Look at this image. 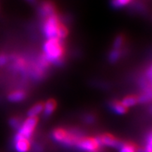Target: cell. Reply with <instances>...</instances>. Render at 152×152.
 <instances>
[{"label":"cell","mask_w":152,"mask_h":152,"mask_svg":"<svg viewBox=\"0 0 152 152\" xmlns=\"http://www.w3.org/2000/svg\"><path fill=\"white\" fill-rule=\"evenodd\" d=\"M44 49L45 57L49 62L58 63L62 61L65 49L61 39L57 37L48 39L45 44Z\"/></svg>","instance_id":"cell-1"},{"label":"cell","mask_w":152,"mask_h":152,"mask_svg":"<svg viewBox=\"0 0 152 152\" xmlns=\"http://www.w3.org/2000/svg\"><path fill=\"white\" fill-rule=\"evenodd\" d=\"M61 24L59 19L55 14L47 17L44 26V31L48 39L57 37V33Z\"/></svg>","instance_id":"cell-2"},{"label":"cell","mask_w":152,"mask_h":152,"mask_svg":"<svg viewBox=\"0 0 152 152\" xmlns=\"http://www.w3.org/2000/svg\"><path fill=\"white\" fill-rule=\"evenodd\" d=\"M37 122L38 118L37 116L29 117L26 120L23 124L19 129L18 134L23 137L29 139L33 134Z\"/></svg>","instance_id":"cell-3"},{"label":"cell","mask_w":152,"mask_h":152,"mask_svg":"<svg viewBox=\"0 0 152 152\" xmlns=\"http://www.w3.org/2000/svg\"><path fill=\"white\" fill-rule=\"evenodd\" d=\"M77 146L81 149L87 152H96L100 146V142L99 138L85 137L79 139L77 142Z\"/></svg>","instance_id":"cell-4"},{"label":"cell","mask_w":152,"mask_h":152,"mask_svg":"<svg viewBox=\"0 0 152 152\" xmlns=\"http://www.w3.org/2000/svg\"><path fill=\"white\" fill-rule=\"evenodd\" d=\"M14 145L18 152H27L30 149V144L28 139L23 137L17 134L14 140Z\"/></svg>","instance_id":"cell-5"},{"label":"cell","mask_w":152,"mask_h":152,"mask_svg":"<svg viewBox=\"0 0 152 152\" xmlns=\"http://www.w3.org/2000/svg\"><path fill=\"white\" fill-rule=\"evenodd\" d=\"M99 140L100 144H103L104 145L109 146V147L121 148L123 144L115 137L109 134H103V135L99 139Z\"/></svg>","instance_id":"cell-6"},{"label":"cell","mask_w":152,"mask_h":152,"mask_svg":"<svg viewBox=\"0 0 152 152\" xmlns=\"http://www.w3.org/2000/svg\"><path fill=\"white\" fill-rule=\"evenodd\" d=\"M56 102L54 99H49L47 102V103L45 104V106H44V112H45V115L47 116H49L52 113V112L54 111L56 109Z\"/></svg>","instance_id":"cell-7"},{"label":"cell","mask_w":152,"mask_h":152,"mask_svg":"<svg viewBox=\"0 0 152 152\" xmlns=\"http://www.w3.org/2000/svg\"><path fill=\"white\" fill-rule=\"evenodd\" d=\"M67 134L68 132H66L64 129H56L53 132V137H54V140L61 142H64Z\"/></svg>","instance_id":"cell-8"},{"label":"cell","mask_w":152,"mask_h":152,"mask_svg":"<svg viewBox=\"0 0 152 152\" xmlns=\"http://www.w3.org/2000/svg\"><path fill=\"white\" fill-rule=\"evenodd\" d=\"M26 97V94L23 91H14L9 95V99L11 102H19Z\"/></svg>","instance_id":"cell-9"},{"label":"cell","mask_w":152,"mask_h":152,"mask_svg":"<svg viewBox=\"0 0 152 152\" xmlns=\"http://www.w3.org/2000/svg\"><path fill=\"white\" fill-rule=\"evenodd\" d=\"M55 8L54 5L49 2H46L42 7V13L45 17H47L50 15L55 14Z\"/></svg>","instance_id":"cell-10"},{"label":"cell","mask_w":152,"mask_h":152,"mask_svg":"<svg viewBox=\"0 0 152 152\" xmlns=\"http://www.w3.org/2000/svg\"><path fill=\"white\" fill-rule=\"evenodd\" d=\"M44 106H45V105H44L43 103H38L35 104L28 111V115H29V117L37 116V114L41 113L42 111L44 109Z\"/></svg>","instance_id":"cell-11"},{"label":"cell","mask_w":152,"mask_h":152,"mask_svg":"<svg viewBox=\"0 0 152 152\" xmlns=\"http://www.w3.org/2000/svg\"><path fill=\"white\" fill-rule=\"evenodd\" d=\"M139 102V99L136 96L131 95V96H126L122 102V104L125 107H129L136 104Z\"/></svg>","instance_id":"cell-12"},{"label":"cell","mask_w":152,"mask_h":152,"mask_svg":"<svg viewBox=\"0 0 152 152\" xmlns=\"http://www.w3.org/2000/svg\"><path fill=\"white\" fill-rule=\"evenodd\" d=\"M113 108L114 111L119 114H123L126 113L127 111V107H125V106L123 105L122 102H113Z\"/></svg>","instance_id":"cell-13"},{"label":"cell","mask_w":152,"mask_h":152,"mask_svg":"<svg viewBox=\"0 0 152 152\" xmlns=\"http://www.w3.org/2000/svg\"><path fill=\"white\" fill-rule=\"evenodd\" d=\"M120 152H136V146L132 143L122 144Z\"/></svg>","instance_id":"cell-14"},{"label":"cell","mask_w":152,"mask_h":152,"mask_svg":"<svg viewBox=\"0 0 152 152\" xmlns=\"http://www.w3.org/2000/svg\"><path fill=\"white\" fill-rule=\"evenodd\" d=\"M131 0H113V4L115 7H121L127 5Z\"/></svg>","instance_id":"cell-15"},{"label":"cell","mask_w":152,"mask_h":152,"mask_svg":"<svg viewBox=\"0 0 152 152\" xmlns=\"http://www.w3.org/2000/svg\"><path fill=\"white\" fill-rule=\"evenodd\" d=\"M120 56V52L118 49H115V50L111 52V55H110V59H111V61H115L118 60V58H119Z\"/></svg>","instance_id":"cell-16"},{"label":"cell","mask_w":152,"mask_h":152,"mask_svg":"<svg viewBox=\"0 0 152 152\" xmlns=\"http://www.w3.org/2000/svg\"><path fill=\"white\" fill-rule=\"evenodd\" d=\"M151 134H150L149 136V138H148V143L147 144V147H146L145 150H144V152H151V148H152V145H151Z\"/></svg>","instance_id":"cell-17"},{"label":"cell","mask_w":152,"mask_h":152,"mask_svg":"<svg viewBox=\"0 0 152 152\" xmlns=\"http://www.w3.org/2000/svg\"><path fill=\"white\" fill-rule=\"evenodd\" d=\"M123 42V38L122 37H118L116 39V40L115 42V49H118L121 47V45Z\"/></svg>","instance_id":"cell-18"},{"label":"cell","mask_w":152,"mask_h":152,"mask_svg":"<svg viewBox=\"0 0 152 152\" xmlns=\"http://www.w3.org/2000/svg\"><path fill=\"white\" fill-rule=\"evenodd\" d=\"M10 124L12 127H14V128H18L19 126V121L18 120L17 118H12L10 121Z\"/></svg>","instance_id":"cell-19"},{"label":"cell","mask_w":152,"mask_h":152,"mask_svg":"<svg viewBox=\"0 0 152 152\" xmlns=\"http://www.w3.org/2000/svg\"><path fill=\"white\" fill-rule=\"evenodd\" d=\"M7 56L4 54L0 55V66H3L7 63Z\"/></svg>","instance_id":"cell-20"}]
</instances>
